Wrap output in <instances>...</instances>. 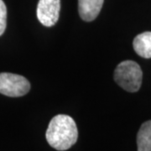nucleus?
I'll return each mask as SVG.
<instances>
[{
	"mask_svg": "<svg viewBox=\"0 0 151 151\" xmlns=\"http://www.w3.org/2000/svg\"><path fill=\"white\" fill-rule=\"evenodd\" d=\"M135 52L143 58H151V32L146 31L138 35L133 41Z\"/></svg>",
	"mask_w": 151,
	"mask_h": 151,
	"instance_id": "423d86ee",
	"label": "nucleus"
},
{
	"mask_svg": "<svg viewBox=\"0 0 151 151\" xmlns=\"http://www.w3.org/2000/svg\"><path fill=\"white\" fill-rule=\"evenodd\" d=\"M143 79L139 65L134 60H124L117 65L114 70V81L125 91L138 92Z\"/></svg>",
	"mask_w": 151,
	"mask_h": 151,
	"instance_id": "f03ea898",
	"label": "nucleus"
},
{
	"mask_svg": "<svg viewBox=\"0 0 151 151\" xmlns=\"http://www.w3.org/2000/svg\"><path fill=\"white\" fill-rule=\"evenodd\" d=\"M30 90V83L20 75L3 72L0 73V93L11 97L24 96Z\"/></svg>",
	"mask_w": 151,
	"mask_h": 151,
	"instance_id": "7ed1b4c3",
	"label": "nucleus"
},
{
	"mask_svg": "<svg viewBox=\"0 0 151 151\" xmlns=\"http://www.w3.org/2000/svg\"><path fill=\"white\" fill-rule=\"evenodd\" d=\"M45 137L49 145L55 150H69L78 139V130L74 119L65 114L55 116L49 124Z\"/></svg>",
	"mask_w": 151,
	"mask_h": 151,
	"instance_id": "f257e3e1",
	"label": "nucleus"
},
{
	"mask_svg": "<svg viewBox=\"0 0 151 151\" xmlns=\"http://www.w3.org/2000/svg\"><path fill=\"white\" fill-rule=\"evenodd\" d=\"M60 0H40L36 14L39 21L45 27H51L59 19Z\"/></svg>",
	"mask_w": 151,
	"mask_h": 151,
	"instance_id": "20e7f679",
	"label": "nucleus"
},
{
	"mask_svg": "<svg viewBox=\"0 0 151 151\" xmlns=\"http://www.w3.org/2000/svg\"><path fill=\"white\" fill-rule=\"evenodd\" d=\"M7 26V8L3 0H0V36L5 31Z\"/></svg>",
	"mask_w": 151,
	"mask_h": 151,
	"instance_id": "6e6552de",
	"label": "nucleus"
},
{
	"mask_svg": "<svg viewBox=\"0 0 151 151\" xmlns=\"http://www.w3.org/2000/svg\"><path fill=\"white\" fill-rule=\"evenodd\" d=\"M104 0H78V12L82 20H94L102 9Z\"/></svg>",
	"mask_w": 151,
	"mask_h": 151,
	"instance_id": "39448f33",
	"label": "nucleus"
},
{
	"mask_svg": "<svg viewBox=\"0 0 151 151\" xmlns=\"http://www.w3.org/2000/svg\"><path fill=\"white\" fill-rule=\"evenodd\" d=\"M138 151H151V120L141 125L137 134Z\"/></svg>",
	"mask_w": 151,
	"mask_h": 151,
	"instance_id": "0eeeda50",
	"label": "nucleus"
}]
</instances>
